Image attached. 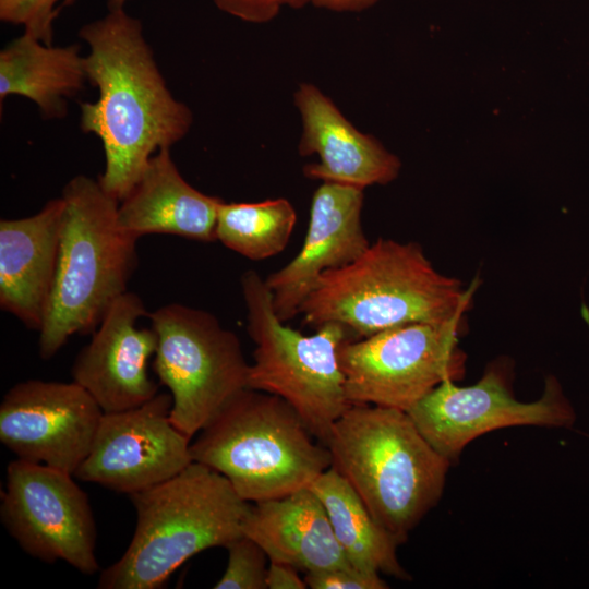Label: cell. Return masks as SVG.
Segmentation results:
<instances>
[{
  "label": "cell",
  "instance_id": "11",
  "mask_svg": "<svg viewBox=\"0 0 589 589\" xmlns=\"http://www.w3.org/2000/svg\"><path fill=\"white\" fill-rule=\"evenodd\" d=\"M431 446L452 464L474 438L503 428L534 425L570 428L576 413L561 384L548 376L540 399L517 400L505 366H490L480 381L458 386L446 381L408 411Z\"/></svg>",
  "mask_w": 589,
  "mask_h": 589
},
{
  "label": "cell",
  "instance_id": "10",
  "mask_svg": "<svg viewBox=\"0 0 589 589\" xmlns=\"http://www.w3.org/2000/svg\"><path fill=\"white\" fill-rule=\"evenodd\" d=\"M74 476L16 458L7 466L0 518L28 555L63 561L85 575L99 570L96 525L87 494Z\"/></svg>",
  "mask_w": 589,
  "mask_h": 589
},
{
  "label": "cell",
  "instance_id": "16",
  "mask_svg": "<svg viewBox=\"0 0 589 589\" xmlns=\"http://www.w3.org/2000/svg\"><path fill=\"white\" fill-rule=\"evenodd\" d=\"M293 100L302 123L299 153L318 156V163L303 168L308 178L363 190L397 178L399 158L360 132L315 85L300 84Z\"/></svg>",
  "mask_w": 589,
  "mask_h": 589
},
{
  "label": "cell",
  "instance_id": "9",
  "mask_svg": "<svg viewBox=\"0 0 589 589\" xmlns=\"http://www.w3.org/2000/svg\"><path fill=\"white\" fill-rule=\"evenodd\" d=\"M464 317L441 323H411L339 348L345 392L351 405L408 411L433 388L465 375L459 347Z\"/></svg>",
  "mask_w": 589,
  "mask_h": 589
},
{
  "label": "cell",
  "instance_id": "5",
  "mask_svg": "<svg viewBox=\"0 0 589 589\" xmlns=\"http://www.w3.org/2000/svg\"><path fill=\"white\" fill-rule=\"evenodd\" d=\"M61 197L59 253L52 290L38 339L41 359L52 358L75 334L93 333L127 290L139 239L118 224L119 202L98 180L72 178Z\"/></svg>",
  "mask_w": 589,
  "mask_h": 589
},
{
  "label": "cell",
  "instance_id": "1",
  "mask_svg": "<svg viewBox=\"0 0 589 589\" xmlns=\"http://www.w3.org/2000/svg\"><path fill=\"white\" fill-rule=\"evenodd\" d=\"M80 36L88 46L87 79L98 89L95 101L81 103L80 125L100 140L105 169L98 181L120 202L149 159L188 134L193 116L168 88L141 22L123 8L87 23Z\"/></svg>",
  "mask_w": 589,
  "mask_h": 589
},
{
  "label": "cell",
  "instance_id": "21",
  "mask_svg": "<svg viewBox=\"0 0 589 589\" xmlns=\"http://www.w3.org/2000/svg\"><path fill=\"white\" fill-rule=\"evenodd\" d=\"M309 489L322 502L334 534L351 566L366 573L410 579L398 561V542L374 519L341 474L330 467Z\"/></svg>",
  "mask_w": 589,
  "mask_h": 589
},
{
  "label": "cell",
  "instance_id": "28",
  "mask_svg": "<svg viewBox=\"0 0 589 589\" xmlns=\"http://www.w3.org/2000/svg\"><path fill=\"white\" fill-rule=\"evenodd\" d=\"M315 5L338 12H358L365 10L378 0H310Z\"/></svg>",
  "mask_w": 589,
  "mask_h": 589
},
{
  "label": "cell",
  "instance_id": "25",
  "mask_svg": "<svg viewBox=\"0 0 589 589\" xmlns=\"http://www.w3.org/2000/svg\"><path fill=\"white\" fill-rule=\"evenodd\" d=\"M381 574L366 573L353 566L336 567L306 573L304 579L311 589H384L387 584Z\"/></svg>",
  "mask_w": 589,
  "mask_h": 589
},
{
  "label": "cell",
  "instance_id": "3",
  "mask_svg": "<svg viewBox=\"0 0 589 589\" xmlns=\"http://www.w3.org/2000/svg\"><path fill=\"white\" fill-rule=\"evenodd\" d=\"M324 445L332 467L398 544L437 504L452 465L407 411L372 405H351Z\"/></svg>",
  "mask_w": 589,
  "mask_h": 589
},
{
  "label": "cell",
  "instance_id": "15",
  "mask_svg": "<svg viewBox=\"0 0 589 589\" xmlns=\"http://www.w3.org/2000/svg\"><path fill=\"white\" fill-rule=\"evenodd\" d=\"M363 189L322 182L315 190L309 226L299 253L284 267L265 277L273 308L283 322L300 308L318 277L356 261L370 247L362 223Z\"/></svg>",
  "mask_w": 589,
  "mask_h": 589
},
{
  "label": "cell",
  "instance_id": "7",
  "mask_svg": "<svg viewBox=\"0 0 589 589\" xmlns=\"http://www.w3.org/2000/svg\"><path fill=\"white\" fill-rule=\"evenodd\" d=\"M240 284L247 332L255 345L248 388L286 400L324 444L333 424L351 406L339 363V348L353 339L351 334L330 322L304 335L278 318L272 292L259 273L244 272Z\"/></svg>",
  "mask_w": 589,
  "mask_h": 589
},
{
  "label": "cell",
  "instance_id": "8",
  "mask_svg": "<svg viewBox=\"0 0 589 589\" xmlns=\"http://www.w3.org/2000/svg\"><path fill=\"white\" fill-rule=\"evenodd\" d=\"M147 316L158 337L154 371L172 397L170 420L192 438L248 388L250 364L237 335L207 311L169 303Z\"/></svg>",
  "mask_w": 589,
  "mask_h": 589
},
{
  "label": "cell",
  "instance_id": "24",
  "mask_svg": "<svg viewBox=\"0 0 589 589\" xmlns=\"http://www.w3.org/2000/svg\"><path fill=\"white\" fill-rule=\"evenodd\" d=\"M59 0H0V19L3 22L23 25L45 44H52V24L57 16Z\"/></svg>",
  "mask_w": 589,
  "mask_h": 589
},
{
  "label": "cell",
  "instance_id": "20",
  "mask_svg": "<svg viewBox=\"0 0 589 589\" xmlns=\"http://www.w3.org/2000/svg\"><path fill=\"white\" fill-rule=\"evenodd\" d=\"M88 81L85 57L76 44L55 47L27 32L0 51V99L20 95L46 118H62L68 99Z\"/></svg>",
  "mask_w": 589,
  "mask_h": 589
},
{
  "label": "cell",
  "instance_id": "29",
  "mask_svg": "<svg viewBox=\"0 0 589 589\" xmlns=\"http://www.w3.org/2000/svg\"><path fill=\"white\" fill-rule=\"evenodd\" d=\"M64 4H70L76 0H62ZM128 0H109V9H119L123 8V4Z\"/></svg>",
  "mask_w": 589,
  "mask_h": 589
},
{
  "label": "cell",
  "instance_id": "6",
  "mask_svg": "<svg viewBox=\"0 0 589 589\" xmlns=\"http://www.w3.org/2000/svg\"><path fill=\"white\" fill-rule=\"evenodd\" d=\"M191 443L193 461L228 479L247 502L289 495L332 467V455L283 398L245 388Z\"/></svg>",
  "mask_w": 589,
  "mask_h": 589
},
{
  "label": "cell",
  "instance_id": "23",
  "mask_svg": "<svg viewBox=\"0 0 589 589\" xmlns=\"http://www.w3.org/2000/svg\"><path fill=\"white\" fill-rule=\"evenodd\" d=\"M228 550V564L216 589H266L267 562L265 551L245 534L231 541Z\"/></svg>",
  "mask_w": 589,
  "mask_h": 589
},
{
  "label": "cell",
  "instance_id": "22",
  "mask_svg": "<svg viewBox=\"0 0 589 589\" xmlns=\"http://www.w3.org/2000/svg\"><path fill=\"white\" fill-rule=\"evenodd\" d=\"M296 221V209L284 197L254 203L223 201L217 211L216 240L247 259L262 261L287 247Z\"/></svg>",
  "mask_w": 589,
  "mask_h": 589
},
{
  "label": "cell",
  "instance_id": "2",
  "mask_svg": "<svg viewBox=\"0 0 589 589\" xmlns=\"http://www.w3.org/2000/svg\"><path fill=\"white\" fill-rule=\"evenodd\" d=\"M473 289L438 273L418 243L380 238L356 261L323 273L299 314L315 328L338 323L358 339L464 317Z\"/></svg>",
  "mask_w": 589,
  "mask_h": 589
},
{
  "label": "cell",
  "instance_id": "17",
  "mask_svg": "<svg viewBox=\"0 0 589 589\" xmlns=\"http://www.w3.org/2000/svg\"><path fill=\"white\" fill-rule=\"evenodd\" d=\"M63 199L36 214L0 221V306L39 332L56 275Z\"/></svg>",
  "mask_w": 589,
  "mask_h": 589
},
{
  "label": "cell",
  "instance_id": "12",
  "mask_svg": "<svg viewBox=\"0 0 589 589\" xmlns=\"http://www.w3.org/2000/svg\"><path fill=\"white\" fill-rule=\"evenodd\" d=\"M171 395L158 393L137 407L104 412L74 477L131 495L181 472L193 462L191 438L171 422Z\"/></svg>",
  "mask_w": 589,
  "mask_h": 589
},
{
  "label": "cell",
  "instance_id": "4",
  "mask_svg": "<svg viewBox=\"0 0 589 589\" xmlns=\"http://www.w3.org/2000/svg\"><path fill=\"white\" fill-rule=\"evenodd\" d=\"M136 513L131 542L101 570L100 589H157L195 554L243 534L250 508L226 477L196 461L175 477L129 495Z\"/></svg>",
  "mask_w": 589,
  "mask_h": 589
},
{
  "label": "cell",
  "instance_id": "18",
  "mask_svg": "<svg viewBox=\"0 0 589 589\" xmlns=\"http://www.w3.org/2000/svg\"><path fill=\"white\" fill-rule=\"evenodd\" d=\"M221 202L188 183L172 160L170 148H161L149 159L130 193L119 202L118 224L136 239L163 233L212 242L216 240V218Z\"/></svg>",
  "mask_w": 589,
  "mask_h": 589
},
{
  "label": "cell",
  "instance_id": "14",
  "mask_svg": "<svg viewBox=\"0 0 589 589\" xmlns=\"http://www.w3.org/2000/svg\"><path fill=\"white\" fill-rule=\"evenodd\" d=\"M148 315L142 299L130 291L109 308L91 341L77 353L71 370L103 412L137 407L158 394L147 364L157 348V333L137 322Z\"/></svg>",
  "mask_w": 589,
  "mask_h": 589
},
{
  "label": "cell",
  "instance_id": "19",
  "mask_svg": "<svg viewBox=\"0 0 589 589\" xmlns=\"http://www.w3.org/2000/svg\"><path fill=\"white\" fill-rule=\"evenodd\" d=\"M242 532L265 551L269 561L298 570L351 566L322 502L309 488L250 505Z\"/></svg>",
  "mask_w": 589,
  "mask_h": 589
},
{
  "label": "cell",
  "instance_id": "27",
  "mask_svg": "<svg viewBox=\"0 0 589 589\" xmlns=\"http://www.w3.org/2000/svg\"><path fill=\"white\" fill-rule=\"evenodd\" d=\"M298 569L279 562L269 561L266 576L268 589H305V579L301 578Z\"/></svg>",
  "mask_w": 589,
  "mask_h": 589
},
{
  "label": "cell",
  "instance_id": "26",
  "mask_svg": "<svg viewBox=\"0 0 589 589\" xmlns=\"http://www.w3.org/2000/svg\"><path fill=\"white\" fill-rule=\"evenodd\" d=\"M216 5L248 22H266L273 19L284 4L303 5L310 0H214Z\"/></svg>",
  "mask_w": 589,
  "mask_h": 589
},
{
  "label": "cell",
  "instance_id": "13",
  "mask_svg": "<svg viewBox=\"0 0 589 589\" xmlns=\"http://www.w3.org/2000/svg\"><path fill=\"white\" fill-rule=\"evenodd\" d=\"M103 410L75 382L28 380L0 405V441L19 459L71 473L88 455Z\"/></svg>",
  "mask_w": 589,
  "mask_h": 589
}]
</instances>
